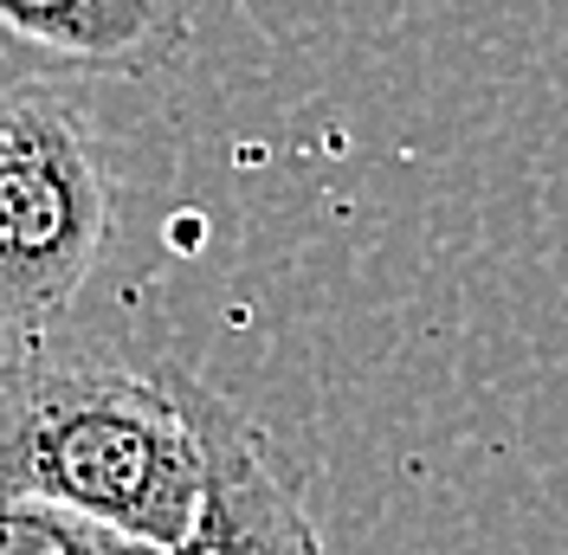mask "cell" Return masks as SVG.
Returning <instances> with one entry per match:
<instances>
[{
    "label": "cell",
    "mask_w": 568,
    "mask_h": 555,
    "mask_svg": "<svg viewBox=\"0 0 568 555\" xmlns=\"http://www.w3.org/2000/svg\"><path fill=\"white\" fill-rule=\"evenodd\" d=\"M0 555H136V543L33 497H0Z\"/></svg>",
    "instance_id": "cell-5"
},
{
    "label": "cell",
    "mask_w": 568,
    "mask_h": 555,
    "mask_svg": "<svg viewBox=\"0 0 568 555\" xmlns=\"http://www.w3.org/2000/svg\"><path fill=\"white\" fill-rule=\"evenodd\" d=\"M0 39L84 78H155L187 52V0H0Z\"/></svg>",
    "instance_id": "cell-4"
},
{
    "label": "cell",
    "mask_w": 568,
    "mask_h": 555,
    "mask_svg": "<svg viewBox=\"0 0 568 555\" xmlns=\"http://www.w3.org/2000/svg\"><path fill=\"white\" fill-rule=\"evenodd\" d=\"M181 401L201 440V511L169 549L136 555H329L265 433L233 401H220L187 375H181Z\"/></svg>",
    "instance_id": "cell-3"
},
{
    "label": "cell",
    "mask_w": 568,
    "mask_h": 555,
    "mask_svg": "<svg viewBox=\"0 0 568 555\" xmlns=\"http://www.w3.org/2000/svg\"><path fill=\"white\" fill-rule=\"evenodd\" d=\"M0 497L169 549L201 511V440L181 375H142L98 349L13 355L0 369Z\"/></svg>",
    "instance_id": "cell-1"
},
{
    "label": "cell",
    "mask_w": 568,
    "mask_h": 555,
    "mask_svg": "<svg viewBox=\"0 0 568 555\" xmlns=\"http://www.w3.org/2000/svg\"><path fill=\"white\" fill-rule=\"evenodd\" d=\"M110 240V174L65 84H0V343L33 349L91 284Z\"/></svg>",
    "instance_id": "cell-2"
}]
</instances>
